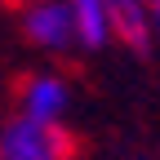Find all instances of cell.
Here are the masks:
<instances>
[{"mask_svg":"<svg viewBox=\"0 0 160 160\" xmlns=\"http://www.w3.org/2000/svg\"><path fill=\"white\" fill-rule=\"evenodd\" d=\"M9 5H27V0H9Z\"/></svg>","mask_w":160,"mask_h":160,"instance_id":"cell-7","label":"cell"},{"mask_svg":"<svg viewBox=\"0 0 160 160\" xmlns=\"http://www.w3.org/2000/svg\"><path fill=\"white\" fill-rule=\"evenodd\" d=\"M107 22L111 36L129 40L133 49H147L151 45V0H107Z\"/></svg>","mask_w":160,"mask_h":160,"instance_id":"cell-4","label":"cell"},{"mask_svg":"<svg viewBox=\"0 0 160 160\" xmlns=\"http://www.w3.org/2000/svg\"><path fill=\"white\" fill-rule=\"evenodd\" d=\"M67 107H71V85L62 76H31V80H22L18 111H27L36 120H58V125H62Z\"/></svg>","mask_w":160,"mask_h":160,"instance_id":"cell-3","label":"cell"},{"mask_svg":"<svg viewBox=\"0 0 160 160\" xmlns=\"http://www.w3.org/2000/svg\"><path fill=\"white\" fill-rule=\"evenodd\" d=\"M22 36L45 53H67L71 45H80L67 0H27L22 5Z\"/></svg>","mask_w":160,"mask_h":160,"instance_id":"cell-2","label":"cell"},{"mask_svg":"<svg viewBox=\"0 0 160 160\" xmlns=\"http://www.w3.org/2000/svg\"><path fill=\"white\" fill-rule=\"evenodd\" d=\"M71 18H76V40L85 49H102L111 40V22H107V0H67Z\"/></svg>","mask_w":160,"mask_h":160,"instance_id":"cell-5","label":"cell"},{"mask_svg":"<svg viewBox=\"0 0 160 160\" xmlns=\"http://www.w3.org/2000/svg\"><path fill=\"white\" fill-rule=\"evenodd\" d=\"M151 31L160 36V0H151Z\"/></svg>","mask_w":160,"mask_h":160,"instance_id":"cell-6","label":"cell"},{"mask_svg":"<svg viewBox=\"0 0 160 160\" xmlns=\"http://www.w3.org/2000/svg\"><path fill=\"white\" fill-rule=\"evenodd\" d=\"M58 156H71V142L58 120H36L18 111L0 129V160H58Z\"/></svg>","mask_w":160,"mask_h":160,"instance_id":"cell-1","label":"cell"}]
</instances>
